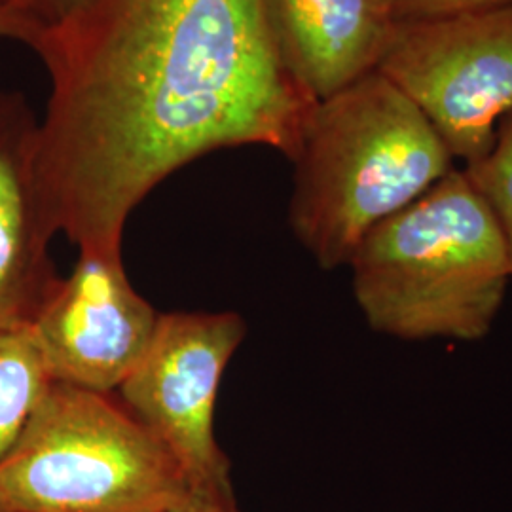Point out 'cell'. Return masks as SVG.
I'll return each mask as SVG.
<instances>
[{"mask_svg": "<svg viewBox=\"0 0 512 512\" xmlns=\"http://www.w3.org/2000/svg\"><path fill=\"white\" fill-rule=\"evenodd\" d=\"M31 50L50 76L38 190L78 251L122 249L148 194L215 150L293 160L317 103L285 71L262 0H88Z\"/></svg>", "mask_w": 512, "mask_h": 512, "instance_id": "obj_1", "label": "cell"}, {"mask_svg": "<svg viewBox=\"0 0 512 512\" xmlns=\"http://www.w3.org/2000/svg\"><path fill=\"white\" fill-rule=\"evenodd\" d=\"M349 268L370 329L406 342L486 338L512 277L501 226L465 169L376 224Z\"/></svg>", "mask_w": 512, "mask_h": 512, "instance_id": "obj_2", "label": "cell"}, {"mask_svg": "<svg viewBox=\"0 0 512 512\" xmlns=\"http://www.w3.org/2000/svg\"><path fill=\"white\" fill-rule=\"evenodd\" d=\"M291 162L289 222L323 270L349 266L376 224L456 169L437 129L378 71L315 103Z\"/></svg>", "mask_w": 512, "mask_h": 512, "instance_id": "obj_3", "label": "cell"}, {"mask_svg": "<svg viewBox=\"0 0 512 512\" xmlns=\"http://www.w3.org/2000/svg\"><path fill=\"white\" fill-rule=\"evenodd\" d=\"M188 488L116 393L59 382L0 461V503L14 512H167Z\"/></svg>", "mask_w": 512, "mask_h": 512, "instance_id": "obj_4", "label": "cell"}, {"mask_svg": "<svg viewBox=\"0 0 512 512\" xmlns=\"http://www.w3.org/2000/svg\"><path fill=\"white\" fill-rule=\"evenodd\" d=\"M376 71L423 112L454 160L475 164L512 112V4L399 19Z\"/></svg>", "mask_w": 512, "mask_h": 512, "instance_id": "obj_5", "label": "cell"}, {"mask_svg": "<svg viewBox=\"0 0 512 512\" xmlns=\"http://www.w3.org/2000/svg\"><path fill=\"white\" fill-rule=\"evenodd\" d=\"M234 311L160 313L147 351L116 395L183 467L190 488L234 490L215 435L222 376L245 338Z\"/></svg>", "mask_w": 512, "mask_h": 512, "instance_id": "obj_6", "label": "cell"}, {"mask_svg": "<svg viewBox=\"0 0 512 512\" xmlns=\"http://www.w3.org/2000/svg\"><path fill=\"white\" fill-rule=\"evenodd\" d=\"M158 317L131 285L122 249H82L31 330L52 382L116 393L147 351Z\"/></svg>", "mask_w": 512, "mask_h": 512, "instance_id": "obj_7", "label": "cell"}, {"mask_svg": "<svg viewBox=\"0 0 512 512\" xmlns=\"http://www.w3.org/2000/svg\"><path fill=\"white\" fill-rule=\"evenodd\" d=\"M37 131L27 97L0 90V329H31L61 279L38 190Z\"/></svg>", "mask_w": 512, "mask_h": 512, "instance_id": "obj_8", "label": "cell"}, {"mask_svg": "<svg viewBox=\"0 0 512 512\" xmlns=\"http://www.w3.org/2000/svg\"><path fill=\"white\" fill-rule=\"evenodd\" d=\"M275 50L313 101L374 73L395 19L385 0H262Z\"/></svg>", "mask_w": 512, "mask_h": 512, "instance_id": "obj_9", "label": "cell"}, {"mask_svg": "<svg viewBox=\"0 0 512 512\" xmlns=\"http://www.w3.org/2000/svg\"><path fill=\"white\" fill-rule=\"evenodd\" d=\"M52 384L31 329H0V461L16 446Z\"/></svg>", "mask_w": 512, "mask_h": 512, "instance_id": "obj_10", "label": "cell"}, {"mask_svg": "<svg viewBox=\"0 0 512 512\" xmlns=\"http://www.w3.org/2000/svg\"><path fill=\"white\" fill-rule=\"evenodd\" d=\"M465 173L492 207L501 226L512 274V112L501 120L492 150L475 164L467 165Z\"/></svg>", "mask_w": 512, "mask_h": 512, "instance_id": "obj_11", "label": "cell"}, {"mask_svg": "<svg viewBox=\"0 0 512 512\" xmlns=\"http://www.w3.org/2000/svg\"><path fill=\"white\" fill-rule=\"evenodd\" d=\"M385 4L393 19L399 21L492 10L501 6H511L512 0H385Z\"/></svg>", "mask_w": 512, "mask_h": 512, "instance_id": "obj_12", "label": "cell"}, {"mask_svg": "<svg viewBox=\"0 0 512 512\" xmlns=\"http://www.w3.org/2000/svg\"><path fill=\"white\" fill-rule=\"evenodd\" d=\"M167 512H241L234 490L188 488Z\"/></svg>", "mask_w": 512, "mask_h": 512, "instance_id": "obj_13", "label": "cell"}, {"mask_svg": "<svg viewBox=\"0 0 512 512\" xmlns=\"http://www.w3.org/2000/svg\"><path fill=\"white\" fill-rule=\"evenodd\" d=\"M86 2L88 0H19V6L25 16L46 29L71 18Z\"/></svg>", "mask_w": 512, "mask_h": 512, "instance_id": "obj_14", "label": "cell"}, {"mask_svg": "<svg viewBox=\"0 0 512 512\" xmlns=\"http://www.w3.org/2000/svg\"><path fill=\"white\" fill-rule=\"evenodd\" d=\"M42 33V27L35 19L25 16L19 10H0V38L19 40L25 46L33 48L37 38Z\"/></svg>", "mask_w": 512, "mask_h": 512, "instance_id": "obj_15", "label": "cell"}, {"mask_svg": "<svg viewBox=\"0 0 512 512\" xmlns=\"http://www.w3.org/2000/svg\"><path fill=\"white\" fill-rule=\"evenodd\" d=\"M0 10H19V12H23L21 6H19V0H0Z\"/></svg>", "mask_w": 512, "mask_h": 512, "instance_id": "obj_16", "label": "cell"}, {"mask_svg": "<svg viewBox=\"0 0 512 512\" xmlns=\"http://www.w3.org/2000/svg\"><path fill=\"white\" fill-rule=\"evenodd\" d=\"M0 512H14V511H10V509H6V507H4V505H2V503H0Z\"/></svg>", "mask_w": 512, "mask_h": 512, "instance_id": "obj_17", "label": "cell"}]
</instances>
